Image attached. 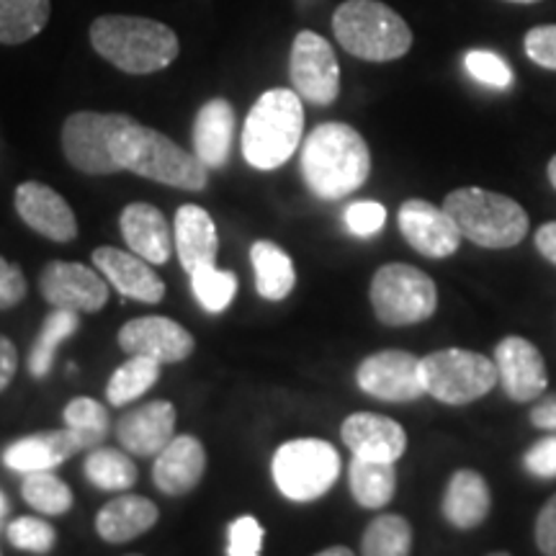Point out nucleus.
Segmentation results:
<instances>
[{
    "instance_id": "f257e3e1",
    "label": "nucleus",
    "mask_w": 556,
    "mask_h": 556,
    "mask_svg": "<svg viewBox=\"0 0 556 556\" xmlns=\"http://www.w3.org/2000/svg\"><path fill=\"white\" fill-rule=\"evenodd\" d=\"M299 165L315 197L338 201L358 191L371 176V152L351 124L325 122L304 139Z\"/></svg>"
},
{
    "instance_id": "f03ea898",
    "label": "nucleus",
    "mask_w": 556,
    "mask_h": 556,
    "mask_svg": "<svg viewBox=\"0 0 556 556\" xmlns=\"http://www.w3.org/2000/svg\"><path fill=\"white\" fill-rule=\"evenodd\" d=\"M90 45L129 75H150L176 62L180 41L163 21L109 13L90 24Z\"/></svg>"
},
{
    "instance_id": "7ed1b4c3",
    "label": "nucleus",
    "mask_w": 556,
    "mask_h": 556,
    "mask_svg": "<svg viewBox=\"0 0 556 556\" xmlns=\"http://www.w3.org/2000/svg\"><path fill=\"white\" fill-rule=\"evenodd\" d=\"M114 155L122 170L157 180L184 191H201L206 186V165L197 155L178 148L163 131L144 127L127 116L114 142Z\"/></svg>"
},
{
    "instance_id": "20e7f679",
    "label": "nucleus",
    "mask_w": 556,
    "mask_h": 556,
    "mask_svg": "<svg viewBox=\"0 0 556 556\" xmlns=\"http://www.w3.org/2000/svg\"><path fill=\"white\" fill-rule=\"evenodd\" d=\"M302 135V96L294 88H270L250 109L242 127V155L255 170H276L294 155Z\"/></svg>"
},
{
    "instance_id": "39448f33",
    "label": "nucleus",
    "mask_w": 556,
    "mask_h": 556,
    "mask_svg": "<svg viewBox=\"0 0 556 556\" xmlns=\"http://www.w3.org/2000/svg\"><path fill=\"white\" fill-rule=\"evenodd\" d=\"M340 47L366 62H392L413 50V29L381 0H345L332 13Z\"/></svg>"
},
{
    "instance_id": "423d86ee",
    "label": "nucleus",
    "mask_w": 556,
    "mask_h": 556,
    "mask_svg": "<svg viewBox=\"0 0 556 556\" xmlns=\"http://www.w3.org/2000/svg\"><path fill=\"white\" fill-rule=\"evenodd\" d=\"M443 208L456 222L462 238L486 250L516 248L531 229L528 212L516 199L477 186L451 191Z\"/></svg>"
},
{
    "instance_id": "0eeeda50",
    "label": "nucleus",
    "mask_w": 556,
    "mask_h": 556,
    "mask_svg": "<svg viewBox=\"0 0 556 556\" xmlns=\"http://www.w3.org/2000/svg\"><path fill=\"white\" fill-rule=\"evenodd\" d=\"M422 384L426 394L443 405H469L495 389L497 366L484 353L464 348H443L422 356Z\"/></svg>"
},
{
    "instance_id": "6e6552de",
    "label": "nucleus",
    "mask_w": 556,
    "mask_h": 556,
    "mask_svg": "<svg viewBox=\"0 0 556 556\" xmlns=\"http://www.w3.org/2000/svg\"><path fill=\"white\" fill-rule=\"evenodd\" d=\"M371 307L381 325L389 328H407V325L426 323L438 307L435 281L426 270L407 266V263H389L374 274Z\"/></svg>"
},
{
    "instance_id": "1a4fd4ad",
    "label": "nucleus",
    "mask_w": 556,
    "mask_h": 556,
    "mask_svg": "<svg viewBox=\"0 0 556 556\" xmlns=\"http://www.w3.org/2000/svg\"><path fill=\"white\" fill-rule=\"evenodd\" d=\"M338 477V451L319 438H296L283 443L274 456V482L291 503H312L323 497Z\"/></svg>"
},
{
    "instance_id": "9d476101",
    "label": "nucleus",
    "mask_w": 556,
    "mask_h": 556,
    "mask_svg": "<svg viewBox=\"0 0 556 556\" xmlns=\"http://www.w3.org/2000/svg\"><path fill=\"white\" fill-rule=\"evenodd\" d=\"M124 122H127L124 114H96V111L70 114L62 127V150L67 163L88 176H111L122 170L114 155V142Z\"/></svg>"
},
{
    "instance_id": "9b49d317",
    "label": "nucleus",
    "mask_w": 556,
    "mask_h": 556,
    "mask_svg": "<svg viewBox=\"0 0 556 556\" xmlns=\"http://www.w3.org/2000/svg\"><path fill=\"white\" fill-rule=\"evenodd\" d=\"M289 78L302 101L330 106L340 93V65L330 41L315 31H299L291 45Z\"/></svg>"
},
{
    "instance_id": "f8f14e48",
    "label": "nucleus",
    "mask_w": 556,
    "mask_h": 556,
    "mask_svg": "<svg viewBox=\"0 0 556 556\" xmlns=\"http://www.w3.org/2000/svg\"><path fill=\"white\" fill-rule=\"evenodd\" d=\"M420 356L409 351H379L361 361L356 384L381 402H415L426 394Z\"/></svg>"
},
{
    "instance_id": "ddd939ff",
    "label": "nucleus",
    "mask_w": 556,
    "mask_h": 556,
    "mask_svg": "<svg viewBox=\"0 0 556 556\" xmlns=\"http://www.w3.org/2000/svg\"><path fill=\"white\" fill-rule=\"evenodd\" d=\"M39 289L52 309L99 312L109 302V283L83 263L52 261L39 276Z\"/></svg>"
},
{
    "instance_id": "4468645a",
    "label": "nucleus",
    "mask_w": 556,
    "mask_h": 556,
    "mask_svg": "<svg viewBox=\"0 0 556 556\" xmlns=\"http://www.w3.org/2000/svg\"><path fill=\"white\" fill-rule=\"evenodd\" d=\"M497 381L513 402H536L548 387L546 361L531 340L507 336L497 343L495 356Z\"/></svg>"
},
{
    "instance_id": "2eb2a0df",
    "label": "nucleus",
    "mask_w": 556,
    "mask_h": 556,
    "mask_svg": "<svg viewBox=\"0 0 556 556\" xmlns=\"http://www.w3.org/2000/svg\"><path fill=\"white\" fill-rule=\"evenodd\" d=\"M402 238L426 258H448L462 245V232L443 206L422 199H409L397 214Z\"/></svg>"
},
{
    "instance_id": "dca6fc26",
    "label": "nucleus",
    "mask_w": 556,
    "mask_h": 556,
    "mask_svg": "<svg viewBox=\"0 0 556 556\" xmlns=\"http://www.w3.org/2000/svg\"><path fill=\"white\" fill-rule=\"evenodd\" d=\"M119 345L129 356H144L157 364H178L193 353V336L168 317H139L119 330Z\"/></svg>"
},
{
    "instance_id": "f3484780",
    "label": "nucleus",
    "mask_w": 556,
    "mask_h": 556,
    "mask_svg": "<svg viewBox=\"0 0 556 556\" xmlns=\"http://www.w3.org/2000/svg\"><path fill=\"white\" fill-rule=\"evenodd\" d=\"M16 212L18 217L39 232L41 238L54 242H70L78 238V219L65 199L50 186L26 180L16 189Z\"/></svg>"
},
{
    "instance_id": "a211bd4d",
    "label": "nucleus",
    "mask_w": 556,
    "mask_h": 556,
    "mask_svg": "<svg viewBox=\"0 0 556 556\" xmlns=\"http://www.w3.org/2000/svg\"><path fill=\"white\" fill-rule=\"evenodd\" d=\"M343 443L353 456L368 462L397 464L407 451V433L392 417L377 413H353L340 426Z\"/></svg>"
},
{
    "instance_id": "6ab92c4d",
    "label": "nucleus",
    "mask_w": 556,
    "mask_h": 556,
    "mask_svg": "<svg viewBox=\"0 0 556 556\" xmlns=\"http://www.w3.org/2000/svg\"><path fill=\"white\" fill-rule=\"evenodd\" d=\"M93 266L122 296L137 299L142 304H160L165 299V283L150 263L119 248H96Z\"/></svg>"
},
{
    "instance_id": "aec40b11",
    "label": "nucleus",
    "mask_w": 556,
    "mask_h": 556,
    "mask_svg": "<svg viewBox=\"0 0 556 556\" xmlns=\"http://www.w3.org/2000/svg\"><path fill=\"white\" fill-rule=\"evenodd\" d=\"M176 435V407L170 402H148L116 422V438L129 454L157 456Z\"/></svg>"
},
{
    "instance_id": "412c9836",
    "label": "nucleus",
    "mask_w": 556,
    "mask_h": 556,
    "mask_svg": "<svg viewBox=\"0 0 556 556\" xmlns=\"http://www.w3.org/2000/svg\"><path fill=\"white\" fill-rule=\"evenodd\" d=\"M206 469V451L199 438L193 435H173V441L160 451L152 467L155 486L165 495L178 497L189 495L201 482Z\"/></svg>"
},
{
    "instance_id": "4be33fe9",
    "label": "nucleus",
    "mask_w": 556,
    "mask_h": 556,
    "mask_svg": "<svg viewBox=\"0 0 556 556\" xmlns=\"http://www.w3.org/2000/svg\"><path fill=\"white\" fill-rule=\"evenodd\" d=\"M119 227L131 253L148 261L150 266H163V263L170 261L173 250H176V240H173L168 222H165L163 212L157 206H124Z\"/></svg>"
},
{
    "instance_id": "5701e85b",
    "label": "nucleus",
    "mask_w": 556,
    "mask_h": 556,
    "mask_svg": "<svg viewBox=\"0 0 556 556\" xmlns=\"http://www.w3.org/2000/svg\"><path fill=\"white\" fill-rule=\"evenodd\" d=\"M80 443L73 430H45V433H34L18 438L3 451V464L21 475H31V471H52L60 464H65L70 456L78 454Z\"/></svg>"
},
{
    "instance_id": "b1692460",
    "label": "nucleus",
    "mask_w": 556,
    "mask_h": 556,
    "mask_svg": "<svg viewBox=\"0 0 556 556\" xmlns=\"http://www.w3.org/2000/svg\"><path fill=\"white\" fill-rule=\"evenodd\" d=\"M173 240H176L180 266L189 270V274L206 266H217L219 238L212 214H208L206 208H201L197 204L180 206L176 212Z\"/></svg>"
},
{
    "instance_id": "393cba45",
    "label": "nucleus",
    "mask_w": 556,
    "mask_h": 556,
    "mask_svg": "<svg viewBox=\"0 0 556 556\" xmlns=\"http://www.w3.org/2000/svg\"><path fill=\"white\" fill-rule=\"evenodd\" d=\"M235 139V109L225 99H212L199 109L193 122V155L208 170L225 168Z\"/></svg>"
},
{
    "instance_id": "a878e982",
    "label": "nucleus",
    "mask_w": 556,
    "mask_h": 556,
    "mask_svg": "<svg viewBox=\"0 0 556 556\" xmlns=\"http://www.w3.org/2000/svg\"><path fill=\"white\" fill-rule=\"evenodd\" d=\"M443 518L458 531L482 526L492 510V495L486 479L475 469H458L451 475L443 492Z\"/></svg>"
},
{
    "instance_id": "bb28decb",
    "label": "nucleus",
    "mask_w": 556,
    "mask_h": 556,
    "mask_svg": "<svg viewBox=\"0 0 556 556\" xmlns=\"http://www.w3.org/2000/svg\"><path fill=\"white\" fill-rule=\"evenodd\" d=\"M160 510L152 500L142 495H122L101 507L96 518V531L109 544H127V541L148 533L157 523Z\"/></svg>"
},
{
    "instance_id": "cd10ccee",
    "label": "nucleus",
    "mask_w": 556,
    "mask_h": 556,
    "mask_svg": "<svg viewBox=\"0 0 556 556\" xmlns=\"http://www.w3.org/2000/svg\"><path fill=\"white\" fill-rule=\"evenodd\" d=\"M250 263L255 270V289L268 302H281L296 283V270L289 253L270 240H258L250 248Z\"/></svg>"
},
{
    "instance_id": "c85d7f7f",
    "label": "nucleus",
    "mask_w": 556,
    "mask_h": 556,
    "mask_svg": "<svg viewBox=\"0 0 556 556\" xmlns=\"http://www.w3.org/2000/svg\"><path fill=\"white\" fill-rule=\"evenodd\" d=\"M348 484L361 507L379 510L392 503L394 492H397V469L389 462H368V458L353 456L351 469H348Z\"/></svg>"
},
{
    "instance_id": "c756f323",
    "label": "nucleus",
    "mask_w": 556,
    "mask_h": 556,
    "mask_svg": "<svg viewBox=\"0 0 556 556\" xmlns=\"http://www.w3.org/2000/svg\"><path fill=\"white\" fill-rule=\"evenodd\" d=\"M52 0H0V45H24L45 31Z\"/></svg>"
},
{
    "instance_id": "7c9ffc66",
    "label": "nucleus",
    "mask_w": 556,
    "mask_h": 556,
    "mask_svg": "<svg viewBox=\"0 0 556 556\" xmlns=\"http://www.w3.org/2000/svg\"><path fill=\"white\" fill-rule=\"evenodd\" d=\"M80 328V315L70 309H52L41 323V330L37 336V343L31 345L29 353V374L34 379H45L52 371L54 356H58L60 345L67 338H73Z\"/></svg>"
},
{
    "instance_id": "2f4dec72",
    "label": "nucleus",
    "mask_w": 556,
    "mask_h": 556,
    "mask_svg": "<svg viewBox=\"0 0 556 556\" xmlns=\"http://www.w3.org/2000/svg\"><path fill=\"white\" fill-rule=\"evenodd\" d=\"M160 366L163 364L144 356H131L129 361H124V364L111 374L106 384V397L111 405L124 407L129 405V402H135L137 397H142V394L155 387V381L160 379Z\"/></svg>"
},
{
    "instance_id": "473e14b6",
    "label": "nucleus",
    "mask_w": 556,
    "mask_h": 556,
    "mask_svg": "<svg viewBox=\"0 0 556 556\" xmlns=\"http://www.w3.org/2000/svg\"><path fill=\"white\" fill-rule=\"evenodd\" d=\"M413 526L402 516L374 518L361 539V556H409Z\"/></svg>"
},
{
    "instance_id": "72a5a7b5",
    "label": "nucleus",
    "mask_w": 556,
    "mask_h": 556,
    "mask_svg": "<svg viewBox=\"0 0 556 556\" xmlns=\"http://www.w3.org/2000/svg\"><path fill=\"white\" fill-rule=\"evenodd\" d=\"M83 471H86L90 484L106 492L129 490L137 482L135 462L116 448H90Z\"/></svg>"
},
{
    "instance_id": "f704fd0d",
    "label": "nucleus",
    "mask_w": 556,
    "mask_h": 556,
    "mask_svg": "<svg viewBox=\"0 0 556 556\" xmlns=\"http://www.w3.org/2000/svg\"><path fill=\"white\" fill-rule=\"evenodd\" d=\"M21 497L41 516H65L73 507V492L52 471H31L21 484Z\"/></svg>"
},
{
    "instance_id": "c9c22d12",
    "label": "nucleus",
    "mask_w": 556,
    "mask_h": 556,
    "mask_svg": "<svg viewBox=\"0 0 556 556\" xmlns=\"http://www.w3.org/2000/svg\"><path fill=\"white\" fill-rule=\"evenodd\" d=\"M65 428L73 430L78 435L80 448H96L99 443H103V438L109 435V413L101 402L90 400V397H75L70 405L65 407Z\"/></svg>"
},
{
    "instance_id": "e433bc0d",
    "label": "nucleus",
    "mask_w": 556,
    "mask_h": 556,
    "mask_svg": "<svg viewBox=\"0 0 556 556\" xmlns=\"http://www.w3.org/2000/svg\"><path fill=\"white\" fill-rule=\"evenodd\" d=\"M191 289L197 302L204 307L208 315H219L232 304L235 294H238V278L232 270L206 266L191 274Z\"/></svg>"
},
{
    "instance_id": "4c0bfd02",
    "label": "nucleus",
    "mask_w": 556,
    "mask_h": 556,
    "mask_svg": "<svg viewBox=\"0 0 556 556\" xmlns=\"http://www.w3.org/2000/svg\"><path fill=\"white\" fill-rule=\"evenodd\" d=\"M5 533H9L11 546L21 548V552L50 554L54 544H58V531H54L47 520L31 516H21L16 520H11L9 531Z\"/></svg>"
},
{
    "instance_id": "58836bf2",
    "label": "nucleus",
    "mask_w": 556,
    "mask_h": 556,
    "mask_svg": "<svg viewBox=\"0 0 556 556\" xmlns=\"http://www.w3.org/2000/svg\"><path fill=\"white\" fill-rule=\"evenodd\" d=\"M464 67H467L471 78L482 83L486 88L505 90L516 83V73H513V67L495 52L471 50L467 52V58H464Z\"/></svg>"
},
{
    "instance_id": "ea45409f",
    "label": "nucleus",
    "mask_w": 556,
    "mask_h": 556,
    "mask_svg": "<svg viewBox=\"0 0 556 556\" xmlns=\"http://www.w3.org/2000/svg\"><path fill=\"white\" fill-rule=\"evenodd\" d=\"M263 536H266V531H263L258 518H235L227 528V556H261Z\"/></svg>"
},
{
    "instance_id": "a19ab883",
    "label": "nucleus",
    "mask_w": 556,
    "mask_h": 556,
    "mask_svg": "<svg viewBox=\"0 0 556 556\" xmlns=\"http://www.w3.org/2000/svg\"><path fill=\"white\" fill-rule=\"evenodd\" d=\"M343 219L356 238H374L387 225V208L379 201H356L345 208Z\"/></svg>"
},
{
    "instance_id": "79ce46f5",
    "label": "nucleus",
    "mask_w": 556,
    "mask_h": 556,
    "mask_svg": "<svg viewBox=\"0 0 556 556\" xmlns=\"http://www.w3.org/2000/svg\"><path fill=\"white\" fill-rule=\"evenodd\" d=\"M526 54L539 67L554 70L556 73V24L533 26L526 34Z\"/></svg>"
},
{
    "instance_id": "37998d69",
    "label": "nucleus",
    "mask_w": 556,
    "mask_h": 556,
    "mask_svg": "<svg viewBox=\"0 0 556 556\" xmlns=\"http://www.w3.org/2000/svg\"><path fill=\"white\" fill-rule=\"evenodd\" d=\"M523 467L528 475L539 479L556 477V433H548L546 438H541L539 443H533V446L526 451Z\"/></svg>"
},
{
    "instance_id": "c03bdc74",
    "label": "nucleus",
    "mask_w": 556,
    "mask_h": 556,
    "mask_svg": "<svg viewBox=\"0 0 556 556\" xmlns=\"http://www.w3.org/2000/svg\"><path fill=\"white\" fill-rule=\"evenodd\" d=\"M26 291H29V287H26L21 268L0 255V309L16 307V304L24 302Z\"/></svg>"
},
{
    "instance_id": "a18cd8bd",
    "label": "nucleus",
    "mask_w": 556,
    "mask_h": 556,
    "mask_svg": "<svg viewBox=\"0 0 556 556\" xmlns=\"http://www.w3.org/2000/svg\"><path fill=\"white\" fill-rule=\"evenodd\" d=\"M536 546L544 556H556V495L546 500L536 518Z\"/></svg>"
},
{
    "instance_id": "49530a36",
    "label": "nucleus",
    "mask_w": 556,
    "mask_h": 556,
    "mask_svg": "<svg viewBox=\"0 0 556 556\" xmlns=\"http://www.w3.org/2000/svg\"><path fill=\"white\" fill-rule=\"evenodd\" d=\"M531 426L546 433H556V394H544L533 402L531 407Z\"/></svg>"
},
{
    "instance_id": "de8ad7c7",
    "label": "nucleus",
    "mask_w": 556,
    "mask_h": 556,
    "mask_svg": "<svg viewBox=\"0 0 556 556\" xmlns=\"http://www.w3.org/2000/svg\"><path fill=\"white\" fill-rule=\"evenodd\" d=\"M18 368V351L9 338L0 336V392L11 384Z\"/></svg>"
},
{
    "instance_id": "09e8293b",
    "label": "nucleus",
    "mask_w": 556,
    "mask_h": 556,
    "mask_svg": "<svg viewBox=\"0 0 556 556\" xmlns=\"http://www.w3.org/2000/svg\"><path fill=\"white\" fill-rule=\"evenodd\" d=\"M533 242H536V250L544 258L556 266V222H546L536 229L533 235Z\"/></svg>"
},
{
    "instance_id": "8fccbe9b",
    "label": "nucleus",
    "mask_w": 556,
    "mask_h": 556,
    "mask_svg": "<svg viewBox=\"0 0 556 556\" xmlns=\"http://www.w3.org/2000/svg\"><path fill=\"white\" fill-rule=\"evenodd\" d=\"M315 556H356V554H353L348 546H330V548H325V552H319Z\"/></svg>"
},
{
    "instance_id": "3c124183",
    "label": "nucleus",
    "mask_w": 556,
    "mask_h": 556,
    "mask_svg": "<svg viewBox=\"0 0 556 556\" xmlns=\"http://www.w3.org/2000/svg\"><path fill=\"white\" fill-rule=\"evenodd\" d=\"M546 176H548V184H552V186H554V189H556V155H554L552 160H548V168H546Z\"/></svg>"
},
{
    "instance_id": "603ef678",
    "label": "nucleus",
    "mask_w": 556,
    "mask_h": 556,
    "mask_svg": "<svg viewBox=\"0 0 556 556\" xmlns=\"http://www.w3.org/2000/svg\"><path fill=\"white\" fill-rule=\"evenodd\" d=\"M5 516V497H3V492H0V518Z\"/></svg>"
},
{
    "instance_id": "864d4df0",
    "label": "nucleus",
    "mask_w": 556,
    "mask_h": 556,
    "mask_svg": "<svg viewBox=\"0 0 556 556\" xmlns=\"http://www.w3.org/2000/svg\"><path fill=\"white\" fill-rule=\"evenodd\" d=\"M507 3H539V0H507Z\"/></svg>"
},
{
    "instance_id": "5fc2aeb1",
    "label": "nucleus",
    "mask_w": 556,
    "mask_h": 556,
    "mask_svg": "<svg viewBox=\"0 0 556 556\" xmlns=\"http://www.w3.org/2000/svg\"><path fill=\"white\" fill-rule=\"evenodd\" d=\"M490 556H510V554H505V552H497V554H490Z\"/></svg>"
},
{
    "instance_id": "6e6d98bb",
    "label": "nucleus",
    "mask_w": 556,
    "mask_h": 556,
    "mask_svg": "<svg viewBox=\"0 0 556 556\" xmlns=\"http://www.w3.org/2000/svg\"><path fill=\"white\" fill-rule=\"evenodd\" d=\"M127 556H142V554H127Z\"/></svg>"
}]
</instances>
